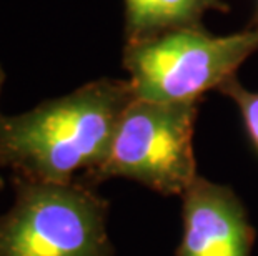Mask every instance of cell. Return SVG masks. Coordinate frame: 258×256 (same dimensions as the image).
I'll return each mask as SVG.
<instances>
[{"mask_svg":"<svg viewBox=\"0 0 258 256\" xmlns=\"http://www.w3.org/2000/svg\"><path fill=\"white\" fill-rule=\"evenodd\" d=\"M134 99L130 81L102 78L19 115L0 113V166L32 182H75L105 161Z\"/></svg>","mask_w":258,"mask_h":256,"instance_id":"cell-1","label":"cell"},{"mask_svg":"<svg viewBox=\"0 0 258 256\" xmlns=\"http://www.w3.org/2000/svg\"><path fill=\"white\" fill-rule=\"evenodd\" d=\"M12 182L14 205L0 215V256H113L108 201L92 187Z\"/></svg>","mask_w":258,"mask_h":256,"instance_id":"cell-2","label":"cell"},{"mask_svg":"<svg viewBox=\"0 0 258 256\" xmlns=\"http://www.w3.org/2000/svg\"><path fill=\"white\" fill-rule=\"evenodd\" d=\"M195 118L197 102L134 99L120 118L105 161L75 182L93 188L110 178H128L165 197H182L199 177Z\"/></svg>","mask_w":258,"mask_h":256,"instance_id":"cell-3","label":"cell"},{"mask_svg":"<svg viewBox=\"0 0 258 256\" xmlns=\"http://www.w3.org/2000/svg\"><path fill=\"white\" fill-rule=\"evenodd\" d=\"M258 50V29L215 37L182 27L150 39L128 42L123 65L135 99L150 102H197L220 89Z\"/></svg>","mask_w":258,"mask_h":256,"instance_id":"cell-4","label":"cell"},{"mask_svg":"<svg viewBox=\"0 0 258 256\" xmlns=\"http://www.w3.org/2000/svg\"><path fill=\"white\" fill-rule=\"evenodd\" d=\"M182 200L183 236L177 256H251L255 230L232 188L197 177Z\"/></svg>","mask_w":258,"mask_h":256,"instance_id":"cell-5","label":"cell"},{"mask_svg":"<svg viewBox=\"0 0 258 256\" xmlns=\"http://www.w3.org/2000/svg\"><path fill=\"white\" fill-rule=\"evenodd\" d=\"M218 0H125L130 42L150 39L168 30L190 27Z\"/></svg>","mask_w":258,"mask_h":256,"instance_id":"cell-6","label":"cell"},{"mask_svg":"<svg viewBox=\"0 0 258 256\" xmlns=\"http://www.w3.org/2000/svg\"><path fill=\"white\" fill-rule=\"evenodd\" d=\"M218 90L237 103L240 115L243 118L245 128L248 132V137L253 141L258 151V92L245 89L237 80V77L227 80Z\"/></svg>","mask_w":258,"mask_h":256,"instance_id":"cell-7","label":"cell"},{"mask_svg":"<svg viewBox=\"0 0 258 256\" xmlns=\"http://www.w3.org/2000/svg\"><path fill=\"white\" fill-rule=\"evenodd\" d=\"M4 81H5V72H4L2 65H0V90H2V87H4ZM2 187H4V180L0 178V188Z\"/></svg>","mask_w":258,"mask_h":256,"instance_id":"cell-8","label":"cell"}]
</instances>
